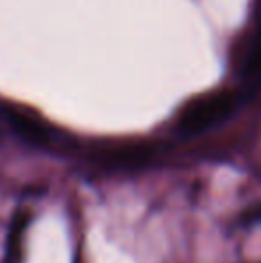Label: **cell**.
Wrapping results in <instances>:
<instances>
[{
  "label": "cell",
  "instance_id": "5b68a950",
  "mask_svg": "<svg viewBox=\"0 0 261 263\" xmlns=\"http://www.w3.org/2000/svg\"><path fill=\"white\" fill-rule=\"evenodd\" d=\"M247 222H254V220H261V204L256 206V208H252L251 211H247Z\"/></svg>",
  "mask_w": 261,
  "mask_h": 263
},
{
  "label": "cell",
  "instance_id": "3957f363",
  "mask_svg": "<svg viewBox=\"0 0 261 263\" xmlns=\"http://www.w3.org/2000/svg\"><path fill=\"white\" fill-rule=\"evenodd\" d=\"M154 149L149 145H126L106 151L98 156V163L109 168H138L152 159Z\"/></svg>",
  "mask_w": 261,
  "mask_h": 263
},
{
  "label": "cell",
  "instance_id": "6da1fadb",
  "mask_svg": "<svg viewBox=\"0 0 261 263\" xmlns=\"http://www.w3.org/2000/svg\"><path fill=\"white\" fill-rule=\"evenodd\" d=\"M236 99L231 91H215L193 99L183 107L177 127L185 135H197L226 120L234 109Z\"/></svg>",
  "mask_w": 261,
  "mask_h": 263
},
{
  "label": "cell",
  "instance_id": "277c9868",
  "mask_svg": "<svg viewBox=\"0 0 261 263\" xmlns=\"http://www.w3.org/2000/svg\"><path fill=\"white\" fill-rule=\"evenodd\" d=\"M244 73L247 77H256L261 73V24L256 27L247 45V50H245Z\"/></svg>",
  "mask_w": 261,
  "mask_h": 263
},
{
  "label": "cell",
  "instance_id": "7a4b0ae2",
  "mask_svg": "<svg viewBox=\"0 0 261 263\" xmlns=\"http://www.w3.org/2000/svg\"><path fill=\"white\" fill-rule=\"evenodd\" d=\"M2 111L13 131L27 143L38 147H45L50 143V131L47 129L45 122L39 120L38 117L16 106H4Z\"/></svg>",
  "mask_w": 261,
  "mask_h": 263
}]
</instances>
